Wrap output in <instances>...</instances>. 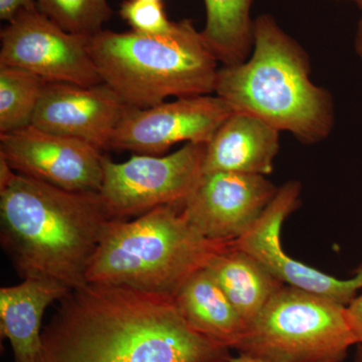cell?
<instances>
[{
	"mask_svg": "<svg viewBox=\"0 0 362 362\" xmlns=\"http://www.w3.org/2000/svg\"><path fill=\"white\" fill-rule=\"evenodd\" d=\"M278 189L263 175L206 173L181 211L206 239L235 242L251 230Z\"/></svg>",
	"mask_w": 362,
	"mask_h": 362,
	"instance_id": "obj_12",
	"label": "cell"
},
{
	"mask_svg": "<svg viewBox=\"0 0 362 362\" xmlns=\"http://www.w3.org/2000/svg\"><path fill=\"white\" fill-rule=\"evenodd\" d=\"M354 51L362 61V14L357 23L356 35H354Z\"/></svg>",
	"mask_w": 362,
	"mask_h": 362,
	"instance_id": "obj_24",
	"label": "cell"
},
{
	"mask_svg": "<svg viewBox=\"0 0 362 362\" xmlns=\"http://www.w3.org/2000/svg\"><path fill=\"white\" fill-rule=\"evenodd\" d=\"M116 220L100 192L54 187L16 173L0 158V240L23 280L83 287Z\"/></svg>",
	"mask_w": 362,
	"mask_h": 362,
	"instance_id": "obj_2",
	"label": "cell"
},
{
	"mask_svg": "<svg viewBox=\"0 0 362 362\" xmlns=\"http://www.w3.org/2000/svg\"><path fill=\"white\" fill-rule=\"evenodd\" d=\"M89 39L63 30L39 8L23 11L0 33V66L23 69L47 83L101 84Z\"/></svg>",
	"mask_w": 362,
	"mask_h": 362,
	"instance_id": "obj_8",
	"label": "cell"
},
{
	"mask_svg": "<svg viewBox=\"0 0 362 362\" xmlns=\"http://www.w3.org/2000/svg\"><path fill=\"white\" fill-rule=\"evenodd\" d=\"M354 345L346 306L285 285L247 326L235 350L265 362H342Z\"/></svg>",
	"mask_w": 362,
	"mask_h": 362,
	"instance_id": "obj_6",
	"label": "cell"
},
{
	"mask_svg": "<svg viewBox=\"0 0 362 362\" xmlns=\"http://www.w3.org/2000/svg\"><path fill=\"white\" fill-rule=\"evenodd\" d=\"M247 326L285 286L268 269L230 242L206 266Z\"/></svg>",
	"mask_w": 362,
	"mask_h": 362,
	"instance_id": "obj_17",
	"label": "cell"
},
{
	"mask_svg": "<svg viewBox=\"0 0 362 362\" xmlns=\"http://www.w3.org/2000/svg\"><path fill=\"white\" fill-rule=\"evenodd\" d=\"M0 158L35 180L71 192H100L102 150L89 143L35 126L0 135Z\"/></svg>",
	"mask_w": 362,
	"mask_h": 362,
	"instance_id": "obj_11",
	"label": "cell"
},
{
	"mask_svg": "<svg viewBox=\"0 0 362 362\" xmlns=\"http://www.w3.org/2000/svg\"><path fill=\"white\" fill-rule=\"evenodd\" d=\"M356 354H354V362H362V344L356 345Z\"/></svg>",
	"mask_w": 362,
	"mask_h": 362,
	"instance_id": "obj_26",
	"label": "cell"
},
{
	"mask_svg": "<svg viewBox=\"0 0 362 362\" xmlns=\"http://www.w3.org/2000/svg\"><path fill=\"white\" fill-rule=\"evenodd\" d=\"M39 8L35 0H0V18L9 23L25 11Z\"/></svg>",
	"mask_w": 362,
	"mask_h": 362,
	"instance_id": "obj_22",
	"label": "cell"
},
{
	"mask_svg": "<svg viewBox=\"0 0 362 362\" xmlns=\"http://www.w3.org/2000/svg\"><path fill=\"white\" fill-rule=\"evenodd\" d=\"M206 25L202 37L223 66L244 63L252 49L254 0H204Z\"/></svg>",
	"mask_w": 362,
	"mask_h": 362,
	"instance_id": "obj_18",
	"label": "cell"
},
{
	"mask_svg": "<svg viewBox=\"0 0 362 362\" xmlns=\"http://www.w3.org/2000/svg\"><path fill=\"white\" fill-rule=\"evenodd\" d=\"M280 149V131L257 117L235 112L206 144L204 175L235 173L267 176Z\"/></svg>",
	"mask_w": 362,
	"mask_h": 362,
	"instance_id": "obj_14",
	"label": "cell"
},
{
	"mask_svg": "<svg viewBox=\"0 0 362 362\" xmlns=\"http://www.w3.org/2000/svg\"><path fill=\"white\" fill-rule=\"evenodd\" d=\"M45 85L30 71L0 66V135L32 125Z\"/></svg>",
	"mask_w": 362,
	"mask_h": 362,
	"instance_id": "obj_19",
	"label": "cell"
},
{
	"mask_svg": "<svg viewBox=\"0 0 362 362\" xmlns=\"http://www.w3.org/2000/svg\"><path fill=\"white\" fill-rule=\"evenodd\" d=\"M206 143H185L165 156L135 154L117 163L104 156L100 194L120 220L159 206H183L201 180Z\"/></svg>",
	"mask_w": 362,
	"mask_h": 362,
	"instance_id": "obj_7",
	"label": "cell"
},
{
	"mask_svg": "<svg viewBox=\"0 0 362 362\" xmlns=\"http://www.w3.org/2000/svg\"><path fill=\"white\" fill-rule=\"evenodd\" d=\"M42 331L37 362H226L230 349L197 332L169 295L87 283Z\"/></svg>",
	"mask_w": 362,
	"mask_h": 362,
	"instance_id": "obj_1",
	"label": "cell"
},
{
	"mask_svg": "<svg viewBox=\"0 0 362 362\" xmlns=\"http://www.w3.org/2000/svg\"><path fill=\"white\" fill-rule=\"evenodd\" d=\"M226 362H265L259 361V359L252 358V357L244 356V354H239L238 357H232L230 361Z\"/></svg>",
	"mask_w": 362,
	"mask_h": 362,
	"instance_id": "obj_25",
	"label": "cell"
},
{
	"mask_svg": "<svg viewBox=\"0 0 362 362\" xmlns=\"http://www.w3.org/2000/svg\"><path fill=\"white\" fill-rule=\"evenodd\" d=\"M120 16L133 32L144 35H161L173 28L175 21L168 20L161 0H126Z\"/></svg>",
	"mask_w": 362,
	"mask_h": 362,
	"instance_id": "obj_21",
	"label": "cell"
},
{
	"mask_svg": "<svg viewBox=\"0 0 362 362\" xmlns=\"http://www.w3.org/2000/svg\"><path fill=\"white\" fill-rule=\"evenodd\" d=\"M301 190L302 185L297 180L279 187L257 223L233 245L258 259L283 284L329 298L347 307L362 291V263L354 277L341 280L297 261L283 249V225L299 206Z\"/></svg>",
	"mask_w": 362,
	"mask_h": 362,
	"instance_id": "obj_10",
	"label": "cell"
},
{
	"mask_svg": "<svg viewBox=\"0 0 362 362\" xmlns=\"http://www.w3.org/2000/svg\"><path fill=\"white\" fill-rule=\"evenodd\" d=\"M185 320L197 332L235 350L247 324L206 267L189 276L173 295Z\"/></svg>",
	"mask_w": 362,
	"mask_h": 362,
	"instance_id": "obj_16",
	"label": "cell"
},
{
	"mask_svg": "<svg viewBox=\"0 0 362 362\" xmlns=\"http://www.w3.org/2000/svg\"><path fill=\"white\" fill-rule=\"evenodd\" d=\"M128 108L105 83L94 86L47 83L32 125L103 150L110 148L114 133Z\"/></svg>",
	"mask_w": 362,
	"mask_h": 362,
	"instance_id": "obj_13",
	"label": "cell"
},
{
	"mask_svg": "<svg viewBox=\"0 0 362 362\" xmlns=\"http://www.w3.org/2000/svg\"><path fill=\"white\" fill-rule=\"evenodd\" d=\"M249 58L218 69L214 94L235 112L249 114L303 144H316L334 128L332 95L311 78L308 54L274 16L254 21Z\"/></svg>",
	"mask_w": 362,
	"mask_h": 362,
	"instance_id": "obj_3",
	"label": "cell"
},
{
	"mask_svg": "<svg viewBox=\"0 0 362 362\" xmlns=\"http://www.w3.org/2000/svg\"><path fill=\"white\" fill-rule=\"evenodd\" d=\"M346 310L357 344H362V293L346 307Z\"/></svg>",
	"mask_w": 362,
	"mask_h": 362,
	"instance_id": "obj_23",
	"label": "cell"
},
{
	"mask_svg": "<svg viewBox=\"0 0 362 362\" xmlns=\"http://www.w3.org/2000/svg\"><path fill=\"white\" fill-rule=\"evenodd\" d=\"M181 209L159 206L132 221H114L92 259L87 283L173 297L189 276L230 243L202 237Z\"/></svg>",
	"mask_w": 362,
	"mask_h": 362,
	"instance_id": "obj_5",
	"label": "cell"
},
{
	"mask_svg": "<svg viewBox=\"0 0 362 362\" xmlns=\"http://www.w3.org/2000/svg\"><path fill=\"white\" fill-rule=\"evenodd\" d=\"M331 1H344L349 2V4H354V6L358 7L362 13V0H331Z\"/></svg>",
	"mask_w": 362,
	"mask_h": 362,
	"instance_id": "obj_27",
	"label": "cell"
},
{
	"mask_svg": "<svg viewBox=\"0 0 362 362\" xmlns=\"http://www.w3.org/2000/svg\"><path fill=\"white\" fill-rule=\"evenodd\" d=\"M89 49L102 82L130 108L214 94L220 62L192 21H175L161 35L103 30Z\"/></svg>",
	"mask_w": 362,
	"mask_h": 362,
	"instance_id": "obj_4",
	"label": "cell"
},
{
	"mask_svg": "<svg viewBox=\"0 0 362 362\" xmlns=\"http://www.w3.org/2000/svg\"><path fill=\"white\" fill-rule=\"evenodd\" d=\"M52 281L25 279L0 289V331L11 343L14 362H37L45 309L70 292Z\"/></svg>",
	"mask_w": 362,
	"mask_h": 362,
	"instance_id": "obj_15",
	"label": "cell"
},
{
	"mask_svg": "<svg viewBox=\"0 0 362 362\" xmlns=\"http://www.w3.org/2000/svg\"><path fill=\"white\" fill-rule=\"evenodd\" d=\"M47 18L66 32L92 37L103 30L113 11L108 0H35Z\"/></svg>",
	"mask_w": 362,
	"mask_h": 362,
	"instance_id": "obj_20",
	"label": "cell"
},
{
	"mask_svg": "<svg viewBox=\"0 0 362 362\" xmlns=\"http://www.w3.org/2000/svg\"><path fill=\"white\" fill-rule=\"evenodd\" d=\"M235 113L216 94L176 98L148 108H128L110 148L160 156L177 143H206Z\"/></svg>",
	"mask_w": 362,
	"mask_h": 362,
	"instance_id": "obj_9",
	"label": "cell"
}]
</instances>
